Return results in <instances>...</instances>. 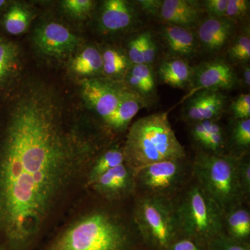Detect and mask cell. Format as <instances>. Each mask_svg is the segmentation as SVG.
I'll return each mask as SVG.
<instances>
[{
	"label": "cell",
	"mask_w": 250,
	"mask_h": 250,
	"mask_svg": "<svg viewBox=\"0 0 250 250\" xmlns=\"http://www.w3.org/2000/svg\"><path fill=\"white\" fill-rule=\"evenodd\" d=\"M62 99L35 83L18 94L0 140V236L27 250L62 192L89 161L91 144Z\"/></svg>",
	"instance_id": "1"
},
{
	"label": "cell",
	"mask_w": 250,
	"mask_h": 250,
	"mask_svg": "<svg viewBox=\"0 0 250 250\" xmlns=\"http://www.w3.org/2000/svg\"><path fill=\"white\" fill-rule=\"evenodd\" d=\"M123 152L125 164L134 171L159 161L184 159L186 155L164 112L135 122L128 132Z\"/></svg>",
	"instance_id": "2"
},
{
	"label": "cell",
	"mask_w": 250,
	"mask_h": 250,
	"mask_svg": "<svg viewBox=\"0 0 250 250\" xmlns=\"http://www.w3.org/2000/svg\"><path fill=\"white\" fill-rule=\"evenodd\" d=\"M138 242L124 223L106 212L85 215L46 250H136Z\"/></svg>",
	"instance_id": "3"
},
{
	"label": "cell",
	"mask_w": 250,
	"mask_h": 250,
	"mask_svg": "<svg viewBox=\"0 0 250 250\" xmlns=\"http://www.w3.org/2000/svg\"><path fill=\"white\" fill-rule=\"evenodd\" d=\"M239 158L231 155L200 152L193 163L197 183L226 211L241 204Z\"/></svg>",
	"instance_id": "4"
},
{
	"label": "cell",
	"mask_w": 250,
	"mask_h": 250,
	"mask_svg": "<svg viewBox=\"0 0 250 250\" xmlns=\"http://www.w3.org/2000/svg\"><path fill=\"white\" fill-rule=\"evenodd\" d=\"M175 205L180 236L207 244L224 231V210L196 183L190 186Z\"/></svg>",
	"instance_id": "5"
},
{
	"label": "cell",
	"mask_w": 250,
	"mask_h": 250,
	"mask_svg": "<svg viewBox=\"0 0 250 250\" xmlns=\"http://www.w3.org/2000/svg\"><path fill=\"white\" fill-rule=\"evenodd\" d=\"M134 220L141 240L152 250H167L180 236L170 197L143 195L136 204Z\"/></svg>",
	"instance_id": "6"
},
{
	"label": "cell",
	"mask_w": 250,
	"mask_h": 250,
	"mask_svg": "<svg viewBox=\"0 0 250 250\" xmlns=\"http://www.w3.org/2000/svg\"><path fill=\"white\" fill-rule=\"evenodd\" d=\"M184 159L149 164L135 170L136 187L144 195L169 197L183 183L187 170Z\"/></svg>",
	"instance_id": "7"
},
{
	"label": "cell",
	"mask_w": 250,
	"mask_h": 250,
	"mask_svg": "<svg viewBox=\"0 0 250 250\" xmlns=\"http://www.w3.org/2000/svg\"><path fill=\"white\" fill-rule=\"evenodd\" d=\"M82 89L85 101L104 122L114 113L128 91L118 85L96 79L83 81Z\"/></svg>",
	"instance_id": "8"
},
{
	"label": "cell",
	"mask_w": 250,
	"mask_h": 250,
	"mask_svg": "<svg viewBox=\"0 0 250 250\" xmlns=\"http://www.w3.org/2000/svg\"><path fill=\"white\" fill-rule=\"evenodd\" d=\"M236 82V74L228 62L222 60L204 62L192 72L191 88L186 98L200 90L230 89Z\"/></svg>",
	"instance_id": "9"
},
{
	"label": "cell",
	"mask_w": 250,
	"mask_h": 250,
	"mask_svg": "<svg viewBox=\"0 0 250 250\" xmlns=\"http://www.w3.org/2000/svg\"><path fill=\"white\" fill-rule=\"evenodd\" d=\"M38 49L49 57H62L76 48L79 39L65 26L49 22L38 28L34 36Z\"/></svg>",
	"instance_id": "10"
},
{
	"label": "cell",
	"mask_w": 250,
	"mask_h": 250,
	"mask_svg": "<svg viewBox=\"0 0 250 250\" xmlns=\"http://www.w3.org/2000/svg\"><path fill=\"white\" fill-rule=\"evenodd\" d=\"M91 185L100 195L109 200L125 198L136 189L135 172L123 164L100 176Z\"/></svg>",
	"instance_id": "11"
},
{
	"label": "cell",
	"mask_w": 250,
	"mask_h": 250,
	"mask_svg": "<svg viewBox=\"0 0 250 250\" xmlns=\"http://www.w3.org/2000/svg\"><path fill=\"white\" fill-rule=\"evenodd\" d=\"M225 96L220 90H200L189 99L185 111L188 121H215L223 111Z\"/></svg>",
	"instance_id": "12"
},
{
	"label": "cell",
	"mask_w": 250,
	"mask_h": 250,
	"mask_svg": "<svg viewBox=\"0 0 250 250\" xmlns=\"http://www.w3.org/2000/svg\"><path fill=\"white\" fill-rule=\"evenodd\" d=\"M234 27L233 21L226 18H208L200 24L198 38L208 52L220 50L231 37Z\"/></svg>",
	"instance_id": "13"
},
{
	"label": "cell",
	"mask_w": 250,
	"mask_h": 250,
	"mask_svg": "<svg viewBox=\"0 0 250 250\" xmlns=\"http://www.w3.org/2000/svg\"><path fill=\"white\" fill-rule=\"evenodd\" d=\"M200 14L197 3L187 0H165L160 11L161 18L165 22L185 28L195 24Z\"/></svg>",
	"instance_id": "14"
},
{
	"label": "cell",
	"mask_w": 250,
	"mask_h": 250,
	"mask_svg": "<svg viewBox=\"0 0 250 250\" xmlns=\"http://www.w3.org/2000/svg\"><path fill=\"white\" fill-rule=\"evenodd\" d=\"M134 20V11L127 1L107 0L104 2L100 21L105 30L110 32L123 30L130 27Z\"/></svg>",
	"instance_id": "15"
},
{
	"label": "cell",
	"mask_w": 250,
	"mask_h": 250,
	"mask_svg": "<svg viewBox=\"0 0 250 250\" xmlns=\"http://www.w3.org/2000/svg\"><path fill=\"white\" fill-rule=\"evenodd\" d=\"M224 231L234 241L249 243L250 213L241 204L229 208L224 213Z\"/></svg>",
	"instance_id": "16"
},
{
	"label": "cell",
	"mask_w": 250,
	"mask_h": 250,
	"mask_svg": "<svg viewBox=\"0 0 250 250\" xmlns=\"http://www.w3.org/2000/svg\"><path fill=\"white\" fill-rule=\"evenodd\" d=\"M144 106L145 102L142 95L128 90L116 111L105 123L113 129H125Z\"/></svg>",
	"instance_id": "17"
},
{
	"label": "cell",
	"mask_w": 250,
	"mask_h": 250,
	"mask_svg": "<svg viewBox=\"0 0 250 250\" xmlns=\"http://www.w3.org/2000/svg\"><path fill=\"white\" fill-rule=\"evenodd\" d=\"M163 34L169 49L176 55L187 57L195 53V36L187 28L168 24Z\"/></svg>",
	"instance_id": "18"
},
{
	"label": "cell",
	"mask_w": 250,
	"mask_h": 250,
	"mask_svg": "<svg viewBox=\"0 0 250 250\" xmlns=\"http://www.w3.org/2000/svg\"><path fill=\"white\" fill-rule=\"evenodd\" d=\"M19 57L18 45L0 38V91L7 86L17 73Z\"/></svg>",
	"instance_id": "19"
},
{
	"label": "cell",
	"mask_w": 250,
	"mask_h": 250,
	"mask_svg": "<svg viewBox=\"0 0 250 250\" xmlns=\"http://www.w3.org/2000/svg\"><path fill=\"white\" fill-rule=\"evenodd\" d=\"M159 72L164 83L173 88H183L190 83L192 70L184 59H174L163 62Z\"/></svg>",
	"instance_id": "20"
},
{
	"label": "cell",
	"mask_w": 250,
	"mask_h": 250,
	"mask_svg": "<svg viewBox=\"0 0 250 250\" xmlns=\"http://www.w3.org/2000/svg\"><path fill=\"white\" fill-rule=\"evenodd\" d=\"M72 70L77 75L88 76L95 75L103 70V57L100 51L94 47H88L74 59Z\"/></svg>",
	"instance_id": "21"
},
{
	"label": "cell",
	"mask_w": 250,
	"mask_h": 250,
	"mask_svg": "<svg viewBox=\"0 0 250 250\" xmlns=\"http://www.w3.org/2000/svg\"><path fill=\"white\" fill-rule=\"evenodd\" d=\"M123 164H125L123 150L119 149H108L99 156L92 166L88 177L89 184L91 185L100 176Z\"/></svg>",
	"instance_id": "22"
},
{
	"label": "cell",
	"mask_w": 250,
	"mask_h": 250,
	"mask_svg": "<svg viewBox=\"0 0 250 250\" xmlns=\"http://www.w3.org/2000/svg\"><path fill=\"white\" fill-rule=\"evenodd\" d=\"M29 22L30 14L21 4L12 5L5 15V29L12 35H19L24 32L27 30Z\"/></svg>",
	"instance_id": "23"
},
{
	"label": "cell",
	"mask_w": 250,
	"mask_h": 250,
	"mask_svg": "<svg viewBox=\"0 0 250 250\" xmlns=\"http://www.w3.org/2000/svg\"><path fill=\"white\" fill-rule=\"evenodd\" d=\"M102 57L103 70L108 76L122 75L129 67V59L117 49H106L102 54Z\"/></svg>",
	"instance_id": "24"
},
{
	"label": "cell",
	"mask_w": 250,
	"mask_h": 250,
	"mask_svg": "<svg viewBox=\"0 0 250 250\" xmlns=\"http://www.w3.org/2000/svg\"><path fill=\"white\" fill-rule=\"evenodd\" d=\"M229 54L235 62H244L250 59V37L249 33L241 34L229 49Z\"/></svg>",
	"instance_id": "25"
},
{
	"label": "cell",
	"mask_w": 250,
	"mask_h": 250,
	"mask_svg": "<svg viewBox=\"0 0 250 250\" xmlns=\"http://www.w3.org/2000/svg\"><path fill=\"white\" fill-rule=\"evenodd\" d=\"M129 74L136 77L143 85L145 95H149L154 91L155 81L150 66L146 64L133 65L130 69Z\"/></svg>",
	"instance_id": "26"
},
{
	"label": "cell",
	"mask_w": 250,
	"mask_h": 250,
	"mask_svg": "<svg viewBox=\"0 0 250 250\" xmlns=\"http://www.w3.org/2000/svg\"><path fill=\"white\" fill-rule=\"evenodd\" d=\"M206 246L207 250H250L249 243L234 241L225 233L210 240Z\"/></svg>",
	"instance_id": "27"
},
{
	"label": "cell",
	"mask_w": 250,
	"mask_h": 250,
	"mask_svg": "<svg viewBox=\"0 0 250 250\" xmlns=\"http://www.w3.org/2000/svg\"><path fill=\"white\" fill-rule=\"evenodd\" d=\"M233 142L241 147H249L250 145V120H238L233 129Z\"/></svg>",
	"instance_id": "28"
},
{
	"label": "cell",
	"mask_w": 250,
	"mask_h": 250,
	"mask_svg": "<svg viewBox=\"0 0 250 250\" xmlns=\"http://www.w3.org/2000/svg\"><path fill=\"white\" fill-rule=\"evenodd\" d=\"M223 131L221 126L215 122L212 128L209 136H208L202 146L209 151L212 154H220L219 152L224 146Z\"/></svg>",
	"instance_id": "29"
},
{
	"label": "cell",
	"mask_w": 250,
	"mask_h": 250,
	"mask_svg": "<svg viewBox=\"0 0 250 250\" xmlns=\"http://www.w3.org/2000/svg\"><path fill=\"white\" fill-rule=\"evenodd\" d=\"M94 6V1L90 0H65L62 2L63 9L73 16H85L88 14Z\"/></svg>",
	"instance_id": "30"
},
{
	"label": "cell",
	"mask_w": 250,
	"mask_h": 250,
	"mask_svg": "<svg viewBox=\"0 0 250 250\" xmlns=\"http://www.w3.org/2000/svg\"><path fill=\"white\" fill-rule=\"evenodd\" d=\"M250 1L247 0H228L225 18L229 20L238 19L244 17L248 14Z\"/></svg>",
	"instance_id": "31"
},
{
	"label": "cell",
	"mask_w": 250,
	"mask_h": 250,
	"mask_svg": "<svg viewBox=\"0 0 250 250\" xmlns=\"http://www.w3.org/2000/svg\"><path fill=\"white\" fill-rule=\"evenodd\" d=\"M167 250H207V246L195 238L179 236L172 242Z\"/></svg>",
	"instance_id": "32"
},
{
	"label": "cell",
	"mask_w": 250,
	"mask_h": 250,
	"mask_svg": "<svg viewBox=\"0 0 250 250\" xmlns=\"http://www.w3.org/2000/svg\"><path fill=\"white\" fill-rule=\"evenodd\" d=\"M233 116L236 119L244 120L250 116V94H242L233 102L231 106Z\"/></svg>",
	"instance_id": "33"
},
{
	"label": "cell",
	"mask_w": 250,
	"mask_h": 250,
	"mask_svg": "<svg viewBox=\"0 0 250 250\" xmlns=\"http://www.w3.org/2000/svg\"><path fill=\"white\" fill-rule=\"evenodd\" d=\"M141 44L144 64L149 65L155 60L156 46L150 33L146 32L141 34Z\"/></svg>",
	"instance_id": "34"
},
{
	"label": "cell",
	"mask_w": 250,
	"mask_h": 250,
	"mask_svg": "<svg viewBox=\"0 0 250 250\" xmlns=\"http://www.w3.org/2000/svg\"><path fill=\"white\" fill-rule=\"evenodd\" d=\"M239 182L243 198H249L250 194V164L248 159H240Z\"/></svg>",
	"instance_id": "35"
},
{
	"label": "cell",
	"mask_w": 250,
	"mask_h": 250,
	"mask_svg": "<svg viewBox=\"0 0 250 250\" xmlns=\"http://www.w3.org/2000/svg\"><path fill=\"white\" fill-rule=\"evenodd\" d=\"M215 123V121H205L195 123L192 129L193 139L197 143L202 145L209 136Z\"/></svg>",
	"instance_id": "36"
},
{
	"label": "cell",
	"mask_w": 250,
	"mask_h": 250,
	"mask_svg": "<svg viewBox=\"0 0 250 250\" xmlns=\"http://www.w3.org/2000/svg\"><path fill=\"white\" fill-rule=\"evenodd\" d=\"M228 0H207L204 6L209 18H225Z\"/></svg>",
	"instance_id": "37"
},
{
	"label": "cell",
	"mask_w": 250,
	"mask_h": 250,
	"mask_svg": "<svg viewBox=\"0 0 250 250\" xmlns=\"http://www.w3.org/2000/svg\"><path fill=\"white\" fill-rule=\"evenodd\" d=\"M128 59L134 65L144 64L141 34L130 41L128 49Z\"/></svg>",
	"instance_id": "38"
},
{
	"label": "cell",
	"mask_w": 250,
	"mask_h": 250,
	"mask_svg": "<svg viewBox=\"0 0 250 250\" xmlns=\"http://www.w3.org/2000/svg\"><path fill=\"white\" fill-rule=\"evenodd\" d=\"M163 1L159 0H141L138 1L140 7L147 14L156 16L160 14L161 5Z\"/></svg>",
	"instance_id": "39"
},
{
	"label": "cell",
	"mask_w": 250,
	"mask_h": 250,
	"mask_svg": "<svg viewBox=\"0 0 250 250\" xmlns=\"http://www.w3.org/2000/svg\"><path fill=\"white\" fill-rule=\"evenodd\" d=\"M244 82L247 86L249 87L250 85V67H246L244 71Z\"/></svg>",
	"instance_id": "40"
},
{
	"label": "cell",
	"mask_w": 250,
	"mask_h": 250,
	"mask_svg": "<svg viewBox=\"0 0 250 250\" xmlns=\"http://www.w3.org/2000/svg\"><path fill=\"white\" fill-rule=\"evenodd\" d=\"M6 4V1H4V0H0V9L4 6L5 4Z\"/></svg>",
	"instance_id": "41"
}]
</instances>
